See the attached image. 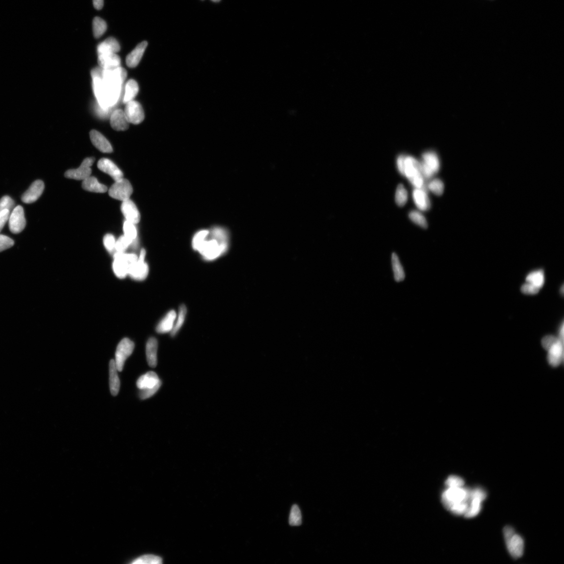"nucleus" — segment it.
Masks as SVG:
<instances>
[{
  "mask_svg": "<svg viewBox=\"0 0 564 564\" xmlns=\"http://www.w3.org/2000/svg\"><path fill=\"white\" fill-rule=\"evenodd\" d=\"M104 244L106 249L110 253H113L115 250V241L114 236L112 234H107L104 238Z\"/></svg>",
  "mask_w": 564,
  "mask_h": 564,
  "instance_id": "nucleus-45",
  "label": "nucleus"
},
{
  "mask_svg": "<svg viewBox=\"0 0 564 564\" xmlns=\"http://www.w3.org/2000/svg\"><path fill=\"white\" fill-rule=\"evenodd\" d=\"M97 167L100 171L109 175L115 181L123 178L121 170L110 159H100L98 162Z\"/></svg>",
  "mask_w": 564,
  "mask_h": 564,
  "instance_id": "nucleus-15",
  "label": "nucleus"
},
{
  "mask_svg": "<svg viewBox=\"0 0 564 564\" xmlns=\"http://www.w3.org/2000/svg\"><path fill=\"white\" fill-rule=\"evenodd\" d=\"M211 1L214 2H219L221 1V0H211Z\"/></svg>",
  "mask_w": 564,
  "mask_h": 564,
  "instance_id": "nucleus-53",
  "label": "nucleus"
},
{
  "mask_svg": "<svg viewBox=\"0 0 564 564\" xmlns=\"http://www.w3.org/2000/svg\"><path fill=\"white\" fill-rule=\"evenodd\" d=\"M526 281L539 289L542 288L544 282L543 271H538L530 273L526 278Z\"/></svg>",
  "mask_w": 564,
  "mask_h": 564,
  "instance_id": "nucleus-34",
  "label": "nucleus"
},
{
  "mask_svg": "<svg viewBox=\"0 0 564 564\" xmlns=\"http://www.w3.org/2000/svg\"><path fill=\"white\" fill-rule=\"evenodd\" d=\"M133 191V187L130 181L123 178L121 180L115 181L110 188L108 193L112 198L123 202L130 199Z\"/></svg>",
  "mask_w": 564,
  "mask_h": 564,
  "instance_id": "nucleus-9",
  "label": "nucleus"
},
{
  "mask_svg": "<svg viewBox=\"0 0 564 564\" xmlns=\"http://www.w3.org/2000/svg\"><path fill=\"white\" fill-rule=\"evenodd\" d=\"M409 218L417 225L424 228H427L428 224L425 216L418 211L413 210L409 213Z\"/></svg>",
  "mask_w": 564,
  "mask_h": 564,
  "instance_id": "nucleus-39",
  "label": "nucleus"
},
{
  "mask_svg": "<svg viewBox=\"0 0 564 564\" xmlns=\"http://www.w3.org/2000/svg\"><path fill=\"white\" fill-rule=\"evenodd\" d=\"M82 188L85 190L95 193H105L108 191L105 185L100 183L96 178L91 176L83 180Z\"/></svg>",
  "mask_w": 564,
  "mask_h": 564,
  "instance_id": "nucleus-28",
  "label": "nucleus"
},
{
  "mask_svg": "<svg viewBox=\"0 0 564 564\" xmlns=\"http://www.w3.org/2000/svg\"><path fill=\"white\" fill-rule=\"evenodd\" d=\"M121 210L126 221L136 224L140 222L141 215L137 208L130 199L122 202Z\"/></svg>",
  "mask_w": 564,
  "mask_h": 564,
  "instance_id": "nucleus-17",
  "label": "nucleus"
},
{
  "mask_svg": "<svg viewBox=\"0 0 564 564\" xmlns=\"http://www.w3.org/2000/svg\"><path fill=\"white\" fill-rule=\"evenodd\" d=\"M133 244V242L130 241V239L125 235L121 236L118 239L117 241L115 242V252H125L128 247Z\"/></svg>",
  "mask_w": 564,
  "mask_h": 564,
  "instance_id": "nucleus-40",
  "label": "nucleus"
},
{
  "mask_svg": "<svg viewBox=\"0 0 564 564\" xmlns=\"http://www.w3.org/2000/svg\"><path fill=\"white\" fill-rule=\"evenodd\" d=\"M413 198L417 207L422 211H427L430 207V202L425 188H415L413 191Z\"/></svg>",
  "mask_w": 564,
  "mask_h": 564,
  "instance_id": "nucleus-24",
  "label": "nucleus"
},
{
  "mask_svg": "<svg viewBox=\"0 0 564 564\" xmlns=\"http://www.w3.org/2000/svg\"><path fill=\"white\" fill-rule=\"evenodd\" d=\"M107 28L106 23L104 20L99 17L94 18L92 22V28L96 38L101 37L105 33Z\"/></svg>",
  "mask_w": 564,
  "mask_h": 564,
  "instance_id": "nucleus-33",
  "label": "nucleus"
},
{
  "mask_svg": "<svg viewBox=\"0 0 564 564\" xmlns=\"http://www.w3.org/2000/svg\"><path fill=\"white\" fill-rule=\"evenodd\" d=\"M521 290L525 294L534 295L536 294L539 292L540 289L528 283L523 285Z\"/></svg>",
  "mask_w": 564,
  "mask_h": 564,
  "instance_id": "nucleus-46",
  "label": "nucleus"
},
{
  "mask_svg": "<svg viewBox=\"0 0 564 564\" xmlns=\"http://www.w3.org/2000/svg\"><path fill=\"white\" fill-rule=\"evenodd\" d=\"M95 160L94 158H89L85 159L81 166L77 169H69L67 171L65 176L67 179L77 180H84L91 176V169L90 167L93 164Z\"/></svg>",
  "mask_w": 564,
  "mask_h": 564,
  "instance_id": "nucleus-11",
  "label": "nucleus"
},
{
  "mask_svg": "<svg viewBox=\"0 0 564 564\" xmlns=\"http://www.w3.org/2000/svg\"><path fill=\"white\" fill-rule=\"evenodd\" d=\"M177 314L174 311H170L162 319L156 328L158 333L165 334L171 332L175 326Z\"/></svg>",
  "mask_w": 564,
  "mask_h": 564,
  "instance_id": "nucleus-21",
  "label": "nucleus"
},
{
  "mask_svg": "<svg viewBox=\"0 0 564 564\" xmlns=\"http://www.w3.org/2000/svg\"><path fill=\"white\" fill-rule=\"evenodd\" d=\"M15 203L13 200L9 196H4L0 200V212L5 210H8L10 212L14 209Z\"/></svg>",
  "mask_w": 564,
  "mask_h": 564,
  "instance_id": "nucleus-43",
  "label": "nucleus"
},
{
  "mask_svg": "<svg viewBox=\"0 0 564 564\" xmlns=\"http://www.w3.org/2000/svg\"><path fill=\"white\" fill-rule=\"evenodd\" d=\"M428 187L434 194L440 196L444 192V184L441 180L436 179L431 180L428 184Z\"/></svg>",
  "mask_w": 564,
  "mask_h": 564,
  "instance_id": "nucleus-41",
  "label": "nucleus"
},
{
  "mask_svg": "<svg viewBox=\"0 0 564 564\" xmlns=\"http://www.w3.org/2000/svg\"><path fill=\"white\" fill-rule=\"evenodd\" d=\"M148 45V42H143L139 44L129 54L126 58V64L128 67L134 68L140 63Z\"/></svg>",
  "mask_w": 564,
  "mask_h": 564,
  "instance_id": "nucleus-22",
  "label": "nucleus"
},
{
  "mask_svg": "<svg viewBox=\"0 0 564 564\" xmlns=\"http://www.w3.org/2000/svg\"><path fill=\"white\" fill-rule=\"evenodd\" d=\"M192 247L204 260L213 261L228 251L229 234L226 228L221 227L201 230L193 237Z\"/></svg>",
  "mask_w": 564,
  "mask_h": 564,
  "instance_id": "nucleus-1",
  "label": "nucleus"
},
{
  "mask_svg": "<svg viewBox=\"0 0 564 564\" xmlns=\"http://www.w3.org/2000/svg\"><path fill=\"white\" fill-rule=\"evenodd\" d=\"M408 198L407 191L403 184H399L397 188L395 199L397 204L400 206H404Z\"/></svg>",
  "mask_w": 564,
  "mask_h": 564,
  "instance_id": "nucleus-38",
  "label": "nucleus"
},
{
  "mask_svg": "<svg viewBox=\"0 0 564 564\" xmlns=\"http://www.w3.org/2000/svg\"><path fill=\"white\" fill-rule=\"evenodd\" d=\"M135 224L126 221L123 224V232L124 235L135 244L137 238V229Z\"/></svg>",
  "mask_w": 564,
  "mask_h": 564,
  "instance_id": "nucleus-36",
  "label": "nucleus"
},
{
  "mask_svg": "<svg viewBox=\"0 0 564 564\" xmlns=\"http://www.w3.org/2000/svg\"><path fill=\"white\" fill-rule=\"evenodd\" d=\"M447 488H461L465 485V481L458 476L451 475L448 477L446 481Z\"/></svg>",
  "mask_w": 564,
  "mask_h": 564,
  "instance_id": "nucleus-42",
  "label": "nucleus"
},
{
  "mask_svg": "<svg viewBox=\"0 0 564 564\" xmlns=\"http://www.w3.org/2000/svg\"><path fill=\"white\" fill-rule=\"evenodd\" d=\"M139 87L137 83L134 80H130L126 86L125 94L123 98V103H127L133 100L138 94Z\"/></svg>",
  "mask_w": 564,
  "mask_h": 564,
  "instance_id": "nucleus-31",
  "label": "nucleus"
},
{
  "mask_svg": "<svg viewBox=\"0 0 564 564\" xmlns=\"http://www.w3.org/2000/svg\"><path fill=\"white\" fill-rule=\"evenodd\" d=\"M111 125L115 131H126L129 127V122L127 120L125 113L121 110L114 111L111 117Z\"/></svg>",
  "mask_w": 564,
  "mask_h": 564,
  "instance_id": "nucleus-23",
  "label": "nucleus"
},
{
  "mask_svg": "<svg viewBox=\"0 0 564 564\" xmlns=\"http://www.w3.org/2000/svg\"><path fill=\"white\" fill-rule=\"evenodd\" d=\"M138 258L134 253L115 252L113 265L115 275L119 279H124L129 274L131 266L137 261Z\"/></svg>",
  "mask_w": 564,
  "mask_h": 564,
  "instance_id": "nucleus-5",
  "label": "nucleus"
},
{
  "mask_svg": "<svg viewBox=\"0 0 564 564\" xmlns=\"http://www.w3.org/2000/svg\"><path fill=\"white\" fill-rule=\"evenodd\" d=\"M161 382L158 375L153 372H149L138 378L136 385L140 389L139 397L145 400L152 397L159 390Z\"/></svg>",
  "mask_w": 564,
  "mask_h": 564,
  "instance_id": "nucleus-3",
  "label": "nucleus"
},
{
  "mask_svg": "<svg viewBox=\"0 0 564 564\" xmlns=\"http://www.w3.org/2000/svg\"><path fill=\"white\" fill-rule=\"evenodd\" d=\"M163 562L161 558L154 555H145L134 560V564H160Z\"/></svg>",
  "mask_w": 564,
  "mask_h": 564,
  "instance_id": "nucleus-35",
  "label": "nucleus"
},
{
  "mask_svg": "<svg viewBox=\"0 0 564 564\" xmlns=\"http://www.w3.org/2000/svg\"><path fill=\"white\" fill-rule=\"evenodd\" d=\"M91 141L100 152L105 153L113 152V149L110 142L101 134L96 130H91L90 133Z\"/></svg>",
  "mask_w": 564,
  "mask_h": 564,
  "instance_id": "nucleus-19",
  "label": "nucleus"
},
{
  "mask_svg": "<svg viewBox=\"0 0 564 564\" xmlns=\"http://www.w3.org/2000/svg\"><path fill=\"white\" fill-rule=\"evenodd\" d=\"M44 188L45 184L43 181H35L22 196V202L27 204L35 203L43 194Z\"/></svg>",
  "mask_w": 564,
  "mask_h": 564,
  "instance_id": "nucleus-14",
  "label": "nucleus"
},
{
  "mask_svg": "<svg viewBox=\"0 0 564 564\" xmlns=\"http://www.w3.org/2000/svg\"><path fill=\"white\" fill-rule=\"evenodd\" d=\"M187 314V308L186 306L184 305H181L179 309V314L177 316L175 326L171 332L172 337L176 336L181 329L185 318H186Z\"/></svg>",
  "mask_w": 564,
  "mask_h": 564,
  "instance_id": "nucleus-32",
  "label": "nucleus"
},
{
  "mask_svg": "<svg viewBox=\"0 0 564 564\" xmlns=\"http://www.w3.org/2000/svg\"><path fill=\"white\" fill-rule=\"evenodd\" d=\"M405 158V156L400 155L398 157L397 160V167H398V169L399 170V171L402 175H404Z\"/></svg>",
  "mask_w": 564,
  "mask_h": 564,
  "instance_id": "nucleus-50",
  "label": "nucleus"
},
{
  "mask_svg": "<svg viewBox=\"0 0 564 564\" xmlns=\"http://www.w3.org/2000/svg\"><path fill=\"white\" fill-rule=\"evenodd\" d=\"M126 104L124 113L128 122L134 125L140 124L145 118L141 105L135 100H131Z\"/></svg>",
  "mask_w": 564,
  "mask_h": 564,
  "instance_id": "nucleus-13",
  "label": "nucleus"
},
{
  "mask_svg": "<svg viewBox=\"0 0 564 564\" xmlns=\"http://www.w3.org/2000/svg\"><path fill=\"white\" fill-rule=\"evenodd\" d=\"M9 228L13 234H19L26 226L24 209L21 205L14 208L9 220Z\"/></svg>",
  "mask_w": 564,
  "mask_h": 564,
  "instance_id": "nucleus-12",
  "label": "nucleus"
},
{
  "mask_svg": "<svg viewBox=\"0 0 564 564\" xmlns=\"http://www.w3.org/2000/svg\"><path fill=\"white\" fill-rule=\"evenodd\" d=\"M95 8L97 10L103 9L104 6V0H92Z\"/></svg>",
  "mask_w": 564,
  "mask_h": 564,
  "instance_id": "nucleus-52",
  "label": "nucleus"
},
{
  "mask_svg": "<svg viewBox=\"0 0 564 564\" xmlns=\"http://www.w3.org/2000/svg\"><path fill=\"white\" fill-rule=\"evenodd\" d=\"M10 215V211L8 210L0 212V233H1L6 222L9 221Z\"/></svg>",
  "mask_w": 564,
  "mask_h": 564,
  "instance_id": "nucleus-49",
  "label": "nucleus"
},
{
  "mask_svg": "<svg viewBox=\"0 0 564 564\" xmlns=\"http://www.w3.org/2000/svg\"><path fill=\"white\" fill-rule=\"evenodd\" d=\"M135 344L128 338L122 339L119 343L115 354V364L118 372H121L127 359L133 353Z\"/></svg>",
  "mask_w": 564,
  "mask_h": 564,
  "instance_id": "nucleus-8",
  "label": "nucleus"
},
{
  "mask_svg": "<svg viewBox=\"0 0 564 564\" xmlns=\"http://www.w3.org/2000/svg\"><path fill=\"white\" fill-rule=\"evenodd\" d=\"M14 245V242L11 238L0 235V252L11 248Z\"/></svg>",
  "mask_w": 564,
  "mask_h": 564,
  "instance_id": "nucleus-44",
  "label": "nucleus"
},
{
  "mask_svg": "<svg viewBox=\"0 0 564 564\" xmlns=\"http://www.w3.org/2000/svg\"><path fill=\"white\" fill-rule=\"evenodd\" d=\"M145 256L146 251L144 249H142L137 261L131 266L128 275L134 280L143 281L148 277L149 267L145 262Z\"/></svg>",
  "mask_w": 564,
  "mask_h": 564,
  "instance_id": "nucleus-10",
  "label": "nucleus"
},
{
  "mask_svg": "<svg viewBox=\"0 0 564 564\" xmlns=\"http://www.w3.org/2000/svg\"><path fill=\"white\" fill-rule=\"evenodd\" d=\"M547 360L553 367H557L563 360V342L559 340L553 344L547 350Z\"/></svg>",
  "mask_w": 564,
  "mask_h": 564,
  "instance_id": "nucleus-18",
  "label": "nucleus"
},
{
  "mask_svg": "<svg viewBox=\"0 0 564 564\" xmlns=\"http://www.w3.org/2000/svg\"><path fill=\"white\" fill-rule=\"evenodd\" d=\"M442 498L445 507L450 511L453 506L463 502L470 503V490L463 487L448 488L443 493Z\"/></svg>",
  "mask_w": 564,
  "mask_h": 564,
  "instance_id": "nucleus-6",
  "label": "nucleus"
},
{
  "mask_svg": "<svg viewBox=\"0 0 564 564\" xmlns=\"http://www.w3.org/2000/svg\"><path fill=\"white\" fill-rule=\"evenodd\" d=\"M98 69L91 72L94 81V90L100 105L108 107L116 103L120 95L121 87L102 79Z\"/></svg>",
  "mask_w": 564,
  "mask_h": 564,
  "instance_id": "nucleus-2",
  "label": "nucleus"
},
{
  "mask_svg": "<svg viewBox=\"0 0 564 564\" xmlns=\"http://www.w3.org/2000/svg\"><path fill=\"white\" fill-rule=\"evenodd\" d=\"M158 342L156 338H151L147 342L146 354L149 366L154 368L158 364Z\"/></svg>",
  "mask_w": 564,
  "mask_h": 564,
  "instance_id": "nucleus-25",
  "label": "nucleus"
},
{
  "mask_svg": "<svg viewBox=\"0 0 564 564\" xmlns=\"http://www.w3.org/2000/svg\"><path fill=\"white\" fill-rule=\"evenodd\" d=\"M507 549L510 554L515 559L522 557L524 550L523 539L515 534L511 538L505 540Z\"/></svg>",
  "mask_w": 564,
  "mask_h": 564,
  "instance_id": "nucleus-16",
  "label": "nucleus"
},
{
  "mask_svg": "<svg viewBox=\"0 0 564 564\" xmlns=\"http://www.w3.org/2000/svg\"><path fill=\"white\" fill-rule=\"evenodd\" d=\"M302 522V517L299 508L296 505H293L290 515V524L292 526H299Z\"/></svg>",
  "mask_w": 564,
  "mask_h": 564,
  "instance_id": "nucleus-37",
  "label": "nucleus"
},
{
  "mask_svg": "<svg viewBox=\"0 0 564 564\" xmlns=\"http://www.w3.org/2000/svg\"><path fill=\"white\" fill-rule=\"evenodd\" d=\"M404 175L416 188H425L421 162L411 156H405Z\"/></svg>",
  "mask_w": 564,
  "mask_h": 564,
  "instance_id": "nucleus-4",
  "label": "nucleus"
},
{
  "mask_svg": "<svg viewBox=\"0 0 564 564\" xmlns=\"http://www.w3.org/2000/svg\"><path fill=\"white\" fill-rule=\"evenodd\" d=\"M421 162V169L425 179H430L437 173L440 168V161L437 154L432 151L424 152Z\"/></svg>",
  "mask_w": 564,
  "mask_h": 564,
  "instance_id": "nucleus-7",
  "label": "nucleus"
},
{
  "mask_svg": "<svg viewBox=\"0 0 564 564\" xmlns=\"http://www.w3.org/2000/svg\"><path fill=\"white\" fill-rule=\"evenodd\" d=\"M392 267L394 278L397 282L403 281L405 279L406 274L397 254L393 253L391 257Z\"/></svg>",
  "mask_w": 564,
  "mask_h": 564,
  "instance_id": "nucleus-29",
  "label": "nucleus"
},
{
  "mask_svg": "<svg viewBox=\"0 0 564 564\" xmlns=\"http://www.w3.org/2000/svg\"><path fill=\"white\" fill-rule=\"evenodd\" d=\"M480 498H470L468 508L466 512L465 517L467 519H473L480 513L482 507V502Z\"/></svg>",
  "mask_w": 564,
  "mask_h": 564,
  "instance_id": "nucleus-30",
  "label": "nucleus"
},
{
  "mask_svg": "<svg viewBox=\"0 0 564 564\" xmlns=\"http://www.w3.org/2000/svg\"><path fill=\"white\" fill-rule=\"evenodd\" d=\"M120 50L118 41L113 37L107 38L97 47L98 55L104 53H117Z\"/></svg>",
  "mask_w": 564,
  "mask_h": 564,
  "instance_id": "nucleus-27",
  "label": "nucleus"
},
{
  "mask_svg": "<svg viewBox=\"0 0 564 564\" xmlns=\"http://www.w3.org/2000/svg\"><path fill=\"white\" fill-rule=\"evenodd\" d=\"M486 493L484 490L481 488H476L473 490H470V498L476 497L484 501L486 499Z\"/></svg>",
  "mask_w": 564,
  "mask_h": 564,
  "instance_id": "nucleus-48",
  "label": "nucleus"
},
{
  "mask_svg": "<svg viewBox=\"0 0 564 564\" xmlns=\"http://www.w3.org/2000/svg\"><path fill=\"white\" fill-rule=\"evenodd\" d=\"M98 63L103 69H112L120 67L121 60L116 53H104L98 55Z\"/></svg>",
  "mask_w": 564,
  "mask_h": 564,
  "instance_id": "nucleus-20",
  "label": "nucleus"
},
{
  "mask_svg": "<svg viewBox=\"0 0 564 564\" xmlns=\"http://www.w3.org/2000/svg\"><path fill=\"white\" fill-rule=\"evenodd\" d=\"M118 372L114 360H112L110 363V384L111 392L113 396H116L120 390V382Z\"/></svg>",
  "mask_w": 564,
  "mask_h": 564,
  "instance_id": "nucleus-26",
  "label": "nucleus"
},
{
  "mask_svg": "<svg viewBox=\"0 0 564 564\" xmlns=\"http://www.w3.org/2000/svg\"><path fill=\"white\" fill-rule=\"evenodd\" d=\"M503 534L505 540H506L512 537L515 534V531L513 527L507 526L503 530Z\"/></svg>",
  "mask_w": 564,
  "mask_h": 564,
  "instance_id": "nucleus-51",
  "label": "nucleus"
},
{
  "mask_svg": "<svg viewBox=\"0 0 564 564\" xmlns=\"http://www.w3.org/2000/svg\"><path fill=\"white\" fill-rule=\"evenodd\" d=\"M559 340V338H557L552 336H547L542 339V344L544 348L547 351L553 344Z\"/></svg>",
  "mask_w": 564,
  "mask_h": 564,
  "instance_id": "nucleus-47",
  "label": "nucleus"
}]
</instances>
